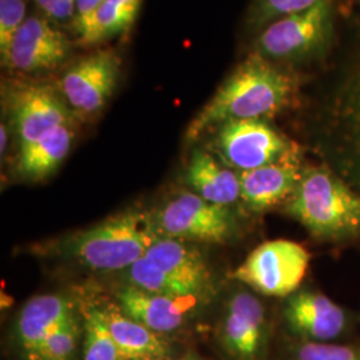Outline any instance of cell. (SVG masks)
<instances>
[{"label": "cell", "mask_w": 360, "mask_h": 360, "mask_svg": "<svg viewBox=\"0 0 360 360\" xmlns=\"http://www.w3.org/2000/svg\"><path fill=\"white\" fill-rule=\"evenodd\" d=\"M295 360H360V348L331 342H302Z\"/></svg>", "instance_id": "cell-27"}, {"label": "cell", "mask_w": 360, "mask_h": 360, "mask_svg": "<svg viewBox=\"0 0 360 360\" xmlns=\"http://www.w3.org/2000/svg\"><path fill=\"white\" fill-rule=\"evenodd\" d=\"M104 312L123 359H163L167 355V345L142 323L131 319L116 307L104 309Z\"/></svg>", "instance_id": "cell-19"}, {"label": "cell", "mask_w": 360, "mask_h": 360, "mask_svg": "<svg viewBox=\"0 0 360 360\" xmlns=\"http://www.w3.org/2000/svg\"><path fill=\"white\" fill-rule=\"evenodd\" d=\"M331 32L330 0L270 23L257 40V53L269 60H297L319 51Z\"/></svg>", "instance_id": "cell-6"}, {"label": "cell", "mask_w": 360, "mask_h": 360, "mask_svg": "<svg viewBox=\"0 0 360 360\" xmlns=\"http://www.w3.org/2000/svg\"><path fill=\"white\" fill-rule=\"evenodd\" d=\"M303 172L295 146L282 159L239 174L240 198L255 211H264L294 193Z\"/></svg>", "instance_id": "cell-13"}, {"label": "cell", "mask_w": 360, "mask_h": 360, "mask_svg": "<svg viewBox=\"0 0 360 360\" xmlns=\"http://www.w3.org/2000/svg\"><path fill=\"white\" fill-rule=\"evenodd\" d=\"M7 142H8L7 129L4 127V124H1V129H0V151H1V155L4 154V151H6Z\"/></svg>", "instance_id": "cell-30"}, {"label": "cell", "mask_w": 360, "mask_h": 360, "mask_svg": "<svg viewBox=\"0 0 360 360\" xmlns=\"http://www.w3.org/2000/svg\"><path fill=\"white\" fill-rule=\"evenodd\" d=\"M143 0H104L95 13L90 34L83 41L84 46L102 43L114 38L134 25Z\"/></svg>", "instance_id": "cell-21"}, {"label": "cell", "mask_w": 360, "mask_h": 360, "mask_svg": "<svg viewBox=\"0 0 360 360\" xmlns=\"http://www.w3.org/2000/svg\"><path fill=\"white\" fill-rule=\"evenodd\" d=\"M77 323L71 318L47 335L30 359L68 360L77 347Z\"/></svg>", "instance_id": "cell-24"}, {"label": "cell", "mask_w": 360, "mask_h": 360, "mask_svg": "<svg viewBox=\"0 0 360 360\" xmlns=\"http://www.w3.org/2000/svg\"><path fill=\"white\" fill-rule=\"evenodd\" d=\"M122 60L112 50H101L79 59L60 80L65 102L79 115H94L114 94Z\"/></svg>", "instance_id": "cell-9"}, {"label": "cell", "mask_w": 360, "mask_h": 360, "mask_svg": "<svg viewBox=\"0 0 360 360\" xmlns=\"http://www.w3.org/2000/svg\"><path fill=\"white\" fill-rule=\"evenodd\" d=\"M146 360H163V359H160V358H155V359H146Z\"/></svg>", "instance_id": "cell-32"}, {"label": "cell", "mask_w": 360, "mask_h": 360, "mask_svg": "<svg viewBox=\"0 0 360 360\" xmlns=\"http://www.w3.org/2000/svg\"><path fill=\"white\" fill-rule=\"evenodd\" d=\"M309 259L303 245L271 240L257 247L235 270L233 278L264 295H290L303 282Z\"/></svg>", "instance_id": "cell-5"}, {"label": "cell", "mask_w": 360, "mask_h": 360, "mask_svg": "<svg viewBox=\"0 0 360 360\" xmlns=\"http://www.w3.org/2000/svg\"><path fill=\"white\" fill-rule=\"evenodd\" d=\"M292 146L262 119L223 123L217 136L219 154L227 165L240 172L282 159Z\"/></svg>", "instance_id": "cell-8"}, {"label": "cell", "mask_w": 360, "mask_h": 360, "mask_svg": "<svg viewBox=\"0 0 360 360\" xmlns=\"http://www.w3.org/2000/svg\"><path fill=\"white\" fill-rule=\"evenodd\" d=\"M158 233L183 242L221 243L233 229L230 210L207 202L198 193H181L168 202L155 220Z\"/></svg>", "instance_id": "cell-7"}, {"label": "cell", "mask_w": 360, "mask_h": 360, "mask_svg": "<svg viewBox=\"0 0 360 360\" xmlns=\"http://www.w3.org/2000/svg\"><path fill=\"white\" fill-rule=\"evenodd\" d=\"M84 360H124L111 335L104 309H91L86 314Z\"/></svg>", "instance_id": "cell-23"}, {"label": "cell", "mask_w": 360, "mask_h": 360, "mask_svg": "<svg viewBox=\"0 0 360 360\" xmlns=\"http://www.w3.org/2000/svg\"><path fill=\"white\" fill-rule=\"evenodd\" d=\"M74 142L70 124L49 131L38 141L20 147L19 169L30 179H43L65 160Z\"/></svg>", "instance_id": "cell-20"}, {"label": "cell", "mask_w": 360, "mask_h": 360, "mask_svg": "<svg viewBox=\"0 0 360 360\" xmlns=\"http://www.w3.org/2000/svg\"><path fill=\"white\" fill-rule=\"evenodd\" d=\"M74 318L70 302L60 295H39L27 302L18 319V339L30 355L46 336Z\"/></svg>", "instance_id": "cell-17"}, {"label": "cell", "mask_w": 360, "mask_h": 360, "mask_svg": "<svg viewBox=\"0 0 360 360\" xmlns=\"http://www.w3.org/2000/svg\"><path fill=\"white\" fill-rule=\"evenodd\" d=\"M129 270V285L136 287L143 291H148L158 295L172 296V297H187L199 296L193 290L168 275L166 271L159 267L151 259L144 257L134 263ZM202 297V296H199Z\"/></svg>", "instance_id": "cell-22"}, {"label": "cell", "mask_w": 360, "mask_h": 360, "mask_svg": "<svg viewBox=\"0 0 360 360\" xmlns=\"http://www.w3.org/2000/svg\"><path fill=\"white\" fill-rule=\"evenodd\" d=\"M326 150L331 169L360 196V53L327 105Z\"/></svg>", "instance_id": "cell-4"}, {"label": "cell", "mask_w": 360, "mask_h": 360, "mask_svg": "<svg viewBox=\"0 0 360 360\" xmlns=\"http://www.w3.org/2000/svg\"><path fill=\"white\" fill-rule=\"evenodd\" d=\"M318 1L319 0H257L251 13V23L255 26H269L283 16L304 11Z\"/></svg>", "instance_id": "cell-26"}, {"label": "cell", "mask_w": 360, "mask_h": 360, "mask_svg": "<svg viewBox=\"0 0 360 360\" xmlns=\"http://www.w3.org/2000/svg\"><path fill=\"white\" fill-rule=\"evenodd\" d=\"M221 342L235 360H259L266 343V312L259 299L236 292L227 304Z\"/></svg>", "instance_id": "cell-12"}, {"label": "cell", "mask_w": 360, "mask_h": 360, "mask_svg": "<svg viewBox=\"0 0 360 360\" xmlns=\"http://www.w3.org/2000/svg\"><path fill=\"white\" fill-rule=\"evenodd\" d=\"M71 52V41L43 18L28 16L13 38L4 67L19 72L49 71L62 65Z\"/></svg>", "instance_id": "cell-10"}, {"label": "cell", "mask_w": 360, "mask_h": 360, "mask_svg": "<svg viewBox=\"0 0 360 360\" xmlns=\"http://www.w3.org/2000/svg\"><path fill=\"white\" fill-rule=\"evenodd\" d=\"M103 1L104 0H77L75 13L71 20V28L82 44L89 37L95 13Z\"/></svg>", "instance_id": "cell-28"}, {"label": "cell", "mask_w": 360, "mask_h": 360, "mask_svg": "<svg viewBox=\"0 0 360 360\" xmlns=\"http://www.w3.org/2000/svg\"><path fill=\"white\" fill-rule=\"evenodd\" d=\"M297 90L294 75L252 53L238 65L198 112L186 131V141H198L207 129L231 120L270 117L290 105Z\"/></svg>", "instance_id": "cell-1"}, {"label": "cell", "mask_w": 360, "mask_h": 360, "mask_svg": "<svg viewBox=\"0 0 360 360\" xmlns=\"http://www.w3.org/2000/svg\"><path fill=\"white\" fill-rule=\"evenodd\" d=\"M202 297H172L143 291L136 287H124L117 292L120 311L131 319L142 323L156 334L169 333L186 322L188 314Z\"/></svg>", "instance_id": "cell-15"}, {"label": "cell", "mask_w": 360, "mask_h": 360, "mask_svg": "<svg viewBox=\"0 0 360 360\" xmlns=\"http://www.w3.org/2000/svg\"><path fill=\"white\" fill-rule=\"evenodd\" d=\"M288 212L316 238L340 239L360 232V196L331 168L303 171Z\"/></svg>", "instance_id": "cell-2"}, {"label": "cell", "mask_w": 360, "mask_h": 360, "mask_svg": "<svg viewBox=\"0 0 360 360\" xmlns=\"http://www.w3.org/2000/svg\"><path fill=\"white\" fill-rule=\"evenodd\" d=\"M284 316L303 342H331L345 333L348 322L345 309L318 292L292 296L285 306Z\"/></svg>", "instance_id": "cell-14"}, {"label": "cell", "mask_w": 360, "mask_h": 360, "mask_svg": "<svg viewBox=\"0 0 360 360\" xmlns=\"http://www.w3.org/2000/svg\"><path fill=\"white\" fill-rule=\"evenodd\" d=\"M159 239L141 214H123L72 236L65 252L91 270L120 271L142 259Z\"/></svg>", "instance_id": "cell-3"}, {"label": "cell", "mask_w": 360, "mask_h": 360, "mask_svg": "<svg viewBox=\"0 0 360 360\" xmlns=\"http://www.w3.org/2000/svg\"><path fill=\"white\" fill-rule=\"evenodd\" d=\"M11 111L20 147L38 141L51 129L70 124L71 119L65 101L46 84H30L13 91Z\"/></svg>", "instance_id": "cell-11"}, {"label": "cell", "mask_w": 360, "mask_h": 360, "mask_svg": "<svg viewBox=\"0 0 360 360\" xmlns=\"http://www.w3.org/2000/svg\"><path fill=\"white\" fill-rule=\"evenodd\" d=\"M180 360H200L198 356H195L193 354H188V355H186V356H183Z\"/></svg>", "instance_id": "cell-31"}, {"label": "cell", "mask_w": 360, "mask_h": 360, "mask_svg": "<svg viewBox=\"0 0 360 360\" xmlns=\"http://www.w3.org/2000/svg\"><path fill=\"white\" fill-rule=\"evenodd\" d=\"M187 183L207 202L229 206L240 198L239 175L223 167L214 156L196 150L187 167Z\"/></svg>", "instance_id": "cell-18"}, {"label": "cell", "mask_w": 360, "mask_h": 360, "mask_svg": "<svg viewBox=\"0 0 360 360\" xmlns=\"http://www.w3.org/2000/svg\"><path fill=\"white\" fill-rule=\"evenodd\" d=\"M25 0H0V59L4 67L13 38L26 20Z\"/></svg>", "instance_id": "cell-25"}, {"label": "cell", "mask_w": 360, "mask_h": 360, "mask_svg": "<svg viewBox=\"0 0 360 360\" xmlns=\"http://www.w3.org/2000/svg\"><path fill=\"white\" fill-rule=\"evenodd\" d=\"M172 278L188 285L202 297L208 295L212 285L211 271L199 250L183 240L159 238L146 254Z\"/></svg>", "instance_id": "cell-16"}, {"label": "cell", "mask_w": 360, "mask_h": 360, "mask_svg": "<svg viewBox=\"0 0 360 360\" xmlns=\"http://www.w3.org/2000/svg\"><path fill=\"white\" fill-rule=\"evenodd\" d=\"M37 6L47 18L56 22H70L74 18L77 0H35Z\"/></svg>", "instance_id": "cell-29"}]
</instances>
